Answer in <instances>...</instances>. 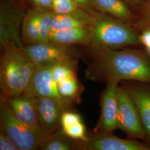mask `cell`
Returning <instances> with one entry per match:
<instances>
[{
  "label": "cell",
  "mask_w": 150,
  "mask_h": 150,
  "mask_svg": "<svg viewBox=\"0 0 150 150\" xmlns=\"http://www.w3.org/2000/svg\"><path fill=\"white\" fill-rule=\"evenodd\" d=\"M86 47L87 79L106 83L111 81L150 82V56L142 47Z\"/></svg>",
  "instance_id": "obj_1"
},
{
  "label": "cell",
  "mask_w": 150,
  "mask_h": 150,
  "mask_svg": "<svg viewBox=\"0 0 150 150\" xmlns=\"http://www.w3.org/2000/svg\"><path fill=\"white\" fill-rule=\"evenodd\" d=\"M0 47V100L6 101L28 90L36 65L15 43L5 42Z\"/></svg>",
  "instance_id": "obj_2"
},
{
  "label": "cell",
  "mask_w": 150,
  "mask_h": 150,
  "mask_svg": "<svg viewBox=\"0 0 150 150\" xmlns=\"http://www.w3.org/2000/svg\"><path fill=\"white\" fill-rule=\"evenodd\" d=\"M93 48L121 49L142 47L139 32L134 26L108 14L97 12L91 26Z\"/></svg>",
  "instance_id": "obj_3"
},
{
  "label": "cell",
  "mask_w": 150,
  "mask_h": 150,
  "mask_svg": "<svg viewBox=\"0 0 150 150\" xmlns=\"http://www.w3.org/2000/svg\"><path fill=\"white\" fill-rule=\"evenodd\" d=\"M0 129L10 137L19 150H40L49 134L19 120L7 103L0 100Z\"/></svg>",
  "instance_id": "obj_4"
},
{
  "label": "cell",
  "mask_w": 150,
  "mask_h": 150,
  "mask_svg": "<svg viewBox=\"0 0 150 150\" xmlns=\"http://www.w3.org/2000/svg\"><path fill=\"white\" fill-rule=\"evenodd\" d=\"M27 10L25 0H1L0 45L11 42L23 48L22 25Z\"/></svg>",
  "instance_id": "obj_5"
},
{
  "label": "cell",
  "mask_w": 150,
  "mask_h": 150,
  "mask_svg": "<svg viewBox=\"0 0 150 150\" xmlns=\"http://www.w3.org/2000/svg\"><path fill=\"white\" fill-rule=\"evenodd\" d=\"M23 50L35 64L79 61L82 56L80 51L74 46H59L51 42L25 46Z\"/></svg>",
  "instance_id": "obj_6"
},
{
  "label": "cell",
  "mask_w": 150,
  "mask_h": 150,
  "mask_svg": "<svg viewBox=\"0 0 150 150\" xmlns=\"http://www.w3.org/2000/svg\"><path fill=\"white\" fill-rule=\"evenodd\" d=\"M118 129L129 138L144 141L145 134L139 114L128 91L121 84L118 88Z\"/></svg>",
  "instance_id": "obj_7"
},
{
  "label": "cell",
  "mask_w": 150,
  "mask_h": 150,
  "mask_svg": "<svg viewBox=\"0 0 150 150\" xmlns=\"http://www.w3.org/2000/svg\"><path fill=\"white\" fill-rule=\"evenodd\" d=\"M52 64L44 63L36 64V69L30 86L27 91L35 96L46 97L54 100L71 110L75 103L60 95L57 83L54 80L51 72Z\"/></svg>",
  "instance_id": "obj_8"
},
{
  "label": "cell",
  "mask_w": 150,
  "mask_h": 150,
  "mask_svg": "<svg viewBox=\"0 0 150 150\" xmlns=\"http://www.w3.org/2000/svg\"><path fill=\"white\" fill-rule=\"evenodd\" d=\"M118 83L111 81L106 83L100 97L101 113L94 131L113 133L118 129Z\"/></svg>",
  "instance_id": "obj_9"
},
{
  "label": "cell",
  "mask_w": 150,
  "mask_h": 150,
  "mask_svg": "<svg viewBox=\"0 0 150 150\" xmlns=\"http://www.w3.org/2000/svg\"><path fill=\"white\" fill-rule=\"evenodd\" d=\"M125 87L134 102L144 129V142L150 147V82L123 81Z\"/></svg>",
  "instance_id": "obj_10"
},
{
  "label": "cell",
  "mask_w": 150,
  "mask_h": 150,
  "mask_svg": "<svg viewBox=\"0 0 150 150\" xmlns=\"http://www.w3.org/2000/svg\"><path fill=\"white\" fill-rule=\"evenodd\" d=\"M85 150H150L144 142L134 139H121L111 132L94 131L84 141Z\"/></svg>",
  "instance_id": "obj_11"
},
{
  "label": "cell",
  "mask_w": 150,
  "mask_h": 150,
  "mask_svg": "<svg viewBox=\"0 0 150 150\" xmlns=\"http://www.w3.org/2000/svg\"><path fill=\"white\" fill-rule=\"evenodd\" d=\"M38 120L41 127L48 134L61 129V118L67 107L54 100L34 96Z\"/></svg>",
  "instance_id": "obj_12"
},
{
  "label": "cell",
  "mask_w": 150,
  "mask_h": 150,
  "mask_svg": "<svg viewBox=\"0 0 150 150\" xmlns=\"http://www.w3.org/2000/svg\"><path fill=\"white\" fill-rule=\"evenodd\" d=\"M6 102L19 120L33 127L42 128L38 120L34 95L31 93L26 91L11 97Z\"/></svg>",
  "instance_id": "obj_13"
},
{
  "label": "cell",
  "mask_w": 150,
  "mask_h": 150,
  "mask_svg": "<svg viewBox=\"0 0 150 150\" xmlns=\"http://www.w3.org/2000/svg\"><path fill=\"white\" fill-rule=\"evenodd\" d=\"M91 4L97 12H101L112 16L131 25L135 28L139 17L123 0H90Z\"/></svg>",
  "instance_id": "obj_14"
},
{
  "label": "cell",
  "mask_w": 150,
  "mask_h": 150,
  "mask_svg": "<svg viewBox=\"0 0 150 150\" xmlns=\"http://www.w3.org/2000/svg\"><path fill=\"white\" fill-rule=\"evenodd\" d=\"M92 33L91 26L53 31L50 34V42L64 46L82 45L88 47L91 44Z\"/></svg>",
  "instance_id": "obj_15"
},
{
  "label": "cell",
  "mask_w": 150,
  "mask_h": 150,
  "mask_svg": "<svg viewBox=\"0 0 150 150\" xmlns=\"http://www.w3.org/2000/svg\"><path fill=\"white\" fill-rule=\"evenodd\" d=\"M95 15L80 7L66 13H54L51 25V32L70 28L92 26Z\"/></svg>",
  "instance_id": "obj_16"
},
{
  "label": "cell",
  "mask_w": 150,
  "mask_h": 150,
  "mask_svg": "<svg viewBox=\"0 0 150 150\" xmlns=\"http://www.w3.org/2000/svg\"><path fill=\"white\" fill-rule=\"evenodd\" d=\"M40 150H85V145L84 141L72 139L60 129L48 134Z\"/></svg>",
  "instance_id": "obj_17"
},
{
  "label": "cell",
  "mask_w": 150,
  "mask_h": 150,
  "mask_svg": "<svg viewBox=\"0 0 150 150\" xmlns=\"http://www.w3.org/2000/svg\"><path fill=\"white\" fill-rule=\"evenodd\" d=\"M41 10L31 7L28 8L21 28L22 40L25 46L41 43L40 18Z\"/></svg>",
  "instance_id": "obj_18"
},
{
  "label": "cell",
  "mask_w": 150,
  "mask_h": 150,
  "mask_svg": "<svg viewBox=\"0 0 150 150\" xmlns=\"http://www.w3.org/2000/svg\"><path fill=\"white\" fill-rule=\"evenodd\" d=\"M60 95L74 103H79L81 95L83 91V85L79 82L77 76L61 81L57 83Z\"/></svg>",
  "instance_id": "obj_19"
},
{
  "label": "cell",
  "mask_w": 150,
  "mask_h": 150,
  "mask_svg": "<svg viewBox=\"0 0 150 150\" xmlns=\"http://www.w3.org/2000/svg\"><path fill=\"white\" fill-rule=\"evenodd\" d=\"M79 61H66L53 63L51 72L54 81L58 83L60 81L77 76Z\"/></svg>",
  "instance_id": "obj_20"
},
{
  "label": "cell",
  "mask_w": 150,
  "mask_h": 150,
  "mask_svg": "<svg viewBox=\"0 0 150 150\" xmlns=\"http://www.w3.org/2000/svg\"><path fill=\"white\" fill-rule=\"evenodd\" d=\"M54 13L52 10H41L39 25L41 43L50 42L51 25Z\"/></svg>",
  "instance_id": "obj_21"
},
{
  "label": "cell",
  "mask_w": 150,
  "mask_h": 150,
  "mask_svg": "<svg viewBox=\"0 0 150 150\" xmlns=\"http://www.w3.org/2000/svg\"><path fill=\"white\" fill-rule=\"evenodd\" d=\"M61 129L64 134L72 139L84 141L87 139L88 134H87L86 127L83 121Z\"/></svg>",
  "instance_id": "obj_22"
},
{
  "label": "cell",
  "mask_w": 150,
  "mask_h": 150,
  "mask_svg": "<svg viewBox=\"0 0 150 150\" xmlns=\"http://www.w3.org/2000/svg\"><path fill=\"white\" fill-rule=\"evenodd\" d=\"M79 6L74 0H53L52 10L56 14H63L74 11Z\"/></svg>",
  "instance_id": "obj_23"
},
{
  "label": "cell",
  "mask_w": 150,
  "mask_h": 150,
  "mask_svg": "<svg viewBox=\"0 0 150 150\" xmlns=\"http://www.w3.org/2000/svg\"><path fill=\"white\" fill-rule=\"evenodd\" d=\"M137 14L139 20L135 28L139 27L150 28V0Z\"/></svg>",
  "instance_id": "obj_24"
},
{
  "label": "cell",
  "mask_w": 150,
  "mask_h": 150,
  "mask_svg": "<svg viewBox=\"0 0 150 150\" xmlns=\"http://www.w3.org/2000/svg\"><path fill=\"white\" fill-rule=\"evenodd\" d=\"M136 30L139 32L141 47L150 56V28L139 27L137 28Z\"/></svg>",
  "instance_id": "obj_25"
},
{
  "label": "cell",
  "mask_w": 150,
  "mask_h": 150,
  "mask_svg": "<svg viewBox=\"0 0 150 150\" xmlns=\"http://www.w3.org/2000/svg\"><path fill=\"white\" fill-rule=\"evenodd\" d=\"M0 150H19L7 134L0 129Z\"/></svg>",
  "instance_id": "obj_26"
},
{
  "label": "cell",
  "mask_w": 150,
  "mask_h": 150,
  "mask_svg": "<svg viewBox=\"0 0 150 150\" xmlns=\"http://www.w3.org/2000/svg\"><path fill=\"white\" fill-rule=\"evenodd\" d=\"M31 7L39 10H52L53 0H27Z\"/></svg>",
  "instance_id": "obj_27"
},
{
  "label": "cell",
  "mask_w": 150,
  "mask_h": 150,
  "mask_svg": "<svg viewBox=\"0 0 150 150\" xmlns=\"http://www.w3.org/2000/svg\"><path fill=\"white\" fill-rule=\"evenodd\" d=\"M129 7L137 13L149 0H123Z\"/></svg>",
  "instance_id": "obj_28"
},
{
  "label": "cell",
  "mask_w": 150,
  "mask_h": 150,
  "mask_svg": "<svg viewBox=\"0 0 150 150\" xmlns=\"http://www.w3.org/2000/svg\"><path fill=\"white\" fill-rule=\"evenodd\" d=\"M79 7L82 8L92 15H95L97 11L95 10L93 6L91 4L90 0H74Z\"/></svg>",
  "instance_id": "obj_29"
}]
</instances>
